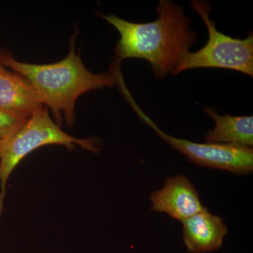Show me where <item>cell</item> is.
Listing matches in <instances>:
<instances>
[{
    "label": "cell",
    "instance_id": "cell-10",
    "mask_svg": "<svg viewBox=\"0 0 253 253\" xmlns=\"http://www.w3.org/2000/svg\"><path fill=\"white\" fill-rule=\"evenodd\" d=\"M27 121L0 109V139H8Z\"/></svg>",
    "mask_w": 253,
    "mask_h": 253
},
{
    "label": "cell",
    "instance_id": "cell-1",
    "mask_svg": "<svg viewBox=\"0 0 253 253\" xmlns=\"http://www.w3.org/2000/svg\"><path fill=\"white\" fill-rule=\"evenodd\" d=\"M157 19L145 23L129 22L114 14H99L119 33L115 49L118 61L141 59L150 63L156 78L174 71L196 42L197 35L184 9L169 0H161Z\"/></svg>",
    "mask_w": 253,
    "mask_h": 253
},
{
    "label": "cell",
    "instance_id": "cell-6",
    "mask_svg": "<svg viewBox=\"0 0 253 253\" xmlns=\"http://www.w3.org/2000/svg\"><path fill=\"white\" fill-rule=\"evenodd\" d=\"M150 199L153 211L181 221L205 208L194 184L182 174L167 178L162 189L154 191Z\"/></svg>",
    "mask_w": 253,
    "mask_h": 253
},
{
    "label": "cell",
    "instance_id": "cell-7",
    "mask_svg": "<svg viewBox=\"0 0 253 253\" xmlns=\"http://www.w3.org/2000/svg\"><path fill=\"white\" fill-rule=\"evenodd\" d=\"M184 244L190 253H208L222 246L228 232L222 219L207 208L181 221Z\"/></svg>",
    "mask_w": 253,
    "mask_h": 253
},
{
    "label": "cell",
    "instance_id": "cell-5",
    "mask_svg": "<svg viewBox=\"0 0 253 253\" xmlns=\"http://www.w3.org/2000/svg\"><path fill=\"white\" fill-rule=\"evenodd\" d=\"M126 99L143 122L154 129L156 134L172 149L186 156L191 162L202 167L228 171L237 175H246L253 172L252 147L210 143L201 144L174 137L161 130L156 123L145 114L132 96H129Z\"/></svg>",
    "mask_w": 253,
    "mask_h": 253
},
{
    "label": "cell",
    "instance_id": "cell-3",
    "mask_svg": "<svg viewBox=\"0 0 253 253\" xmlns=\"http://www.w3.org/2000/svg\"><path fill=\"white\" fill-rule=\"evenodd\" d=\"M48 145H61L69 149L77 146L99 152L93 139H78L63 130L45 106L37 111L14 134L3 140L0 147V217L4 209L6 184L11 173L23 158L35 150Z\"/></svg>",
    "mask_w": 253,
    "mask_h": 253
},
{
    "label": "cell",
    "instance_id": "cell-4",
    "mask_svg": "<svg viewBox=\"0 0 253 253\" xmlns=\"http://www.w3.org/2000/svg\"><path fill=\"white\" fill-rule=\"evenodd\" d=\"M191 6L204 21L208 31V41L204 47L186 54L174 71V76L186 70L217 68L236 71L253 76V36L250 32L246 39L226 36L216 28L210 17L211 5L202 0L191 1Z\"/></svg>",
    "mask_w": 253,
    "mask_h": 253
},
{
    "label": "cell",
    "instance_id": "cell-8",
    "mask_svg": "<svg viewBox=\"0 0 253 253\" xmlns=\"http://www.w3.org/2000/svg\"><path fill=\"white\" fill-rule=\"evenodd\" d=\"M44 106L27 78L4 67L0 69V109L28 119Z\"/></svg>",
    "mask_w": 253,
    "mask_h": 253
},
{
    "label": "cell",
    "instance_id": "cell-9",
    "mask_svg": "<svg viewBox=\"0 0 253 253\" xmlns=\"http://www.w3.org/2000/svg\"><path fill=\"white\" fill-rule=\"evenodd\" d=\"M204 111L215 123L214 127L205 136L206 142L252 147L253 116H221L211 107L205 108Z\"/></svg>",
    "mask_w": 253,
    "mask_h": 253
},
{
    "label": "cell",
    "instance_id": "cell-11",
    "mask_svg": "<svg viewBox=\"0 0 253 253\" xmlns=\"http://www.w3.org/2000/svg\"><path fill=\"white\" fill-rule=\"evenodd\" d=\"M1 142H2V140H1V139H0V147H1Z\"/></svg>",
    "mask_w": 253,
    "mask_h": 253
},
{
    "label": "cell",
    "instance_id": "cell-2",
    "mask_svg": "<svg viewBox=\"0 0 253 253\" xmlns=\"http://www.w3.org/2000/svg\"><path fill=\"white\" fill-rule=\"evenodd\" d=\"M78 30L70 40V49L64 59L49 64H35L17 61L7 52L0 53V64L27 78L43 105L52 113L55 122L72 127L76 121L78 98L88 91L112 87L116 80L111 73H94L84 66L76 52Z\"/></svg>",
    "mask_w": 253,
    "mask_h": 253
},
{
    "label": "cell",
    "instance_id": "cell-12",
    "mask_svg": "<svg viewBox=\"0 0 253 253\" xmlns=\"http://www.w3.org/2000/svg\"><path fill=\"white\" fill-rule=\"evenodd\" d=\"M2 67H3V66H1V64H0V69H1V68H2Z\"/></svg>",
    "mask_w": 253,
    "mask_h": 253
}]
</instances>
